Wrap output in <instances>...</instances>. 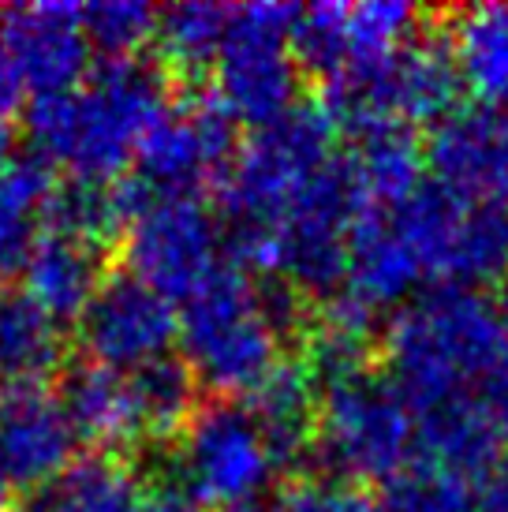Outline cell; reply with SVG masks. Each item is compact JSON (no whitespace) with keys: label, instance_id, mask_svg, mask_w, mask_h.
<instances>
[{"label":"cell","instance_id":"1","mask_svg":"<svg viewBox=\"0 0 508 512\" xmlns=\"http://www.w3.org/2000/svg\"><path fill=\"white\" fill-rule=\"evenodd\" d=\"M169 105V75L142 57L105 60L79 86L42 94L27 109L34 157L71 172V180L116 184L135 165L146 131Z\"/></svg>","mask_w":508,"mask_h":512},{"label":"cell","instance_id":"2","mask_svg":"<svg viewBox=\"0 0 508 512\" xmlns=\"http://www.w3.org/2000/svg\"><path fill=\"white\" fill-rule=\"evenodd\" d=\"M508 318L479 288H426L385 329L389 378L411 412L475 393L501 363Z\"/></svg>","mask_w":508,"mask_h":512},{"label":"cell","instance_id":"3","mask_svg":"<svg viewBox=\"0 0 508 512\" xmlns=\"http://www.w3.org/2000/svg\"><path fill=\"white\" fill-rule=\"evenodd\" d=\"M337 124L325 105H296L273 124L258 128L225 172V225L228 258L236 266L269 273V247L292 202L333 161Z\"/></svg>","mask_w":508,"mask_h":512},{"label":"cell","instance_id":"4","mask_svg":"<svg viewBox=\"0 0 508 512\" xmlns=\"http://www.w3.org/2000/svg\"><path fill=\"white\" fill-rule=\"evenodd\" d=\"M284 333L262 296V281L228 262L180 311V348L198 385L217 397H251L281 367Z\"/></svg>","mask_w":508,"mask_h":512},{"label":"cell","instance_id":"5","mask_svg":"<svg viewBox=\"0 0 508 512\" xmlns=\"http://www.w3.org/2000/svg\"><path fill=\"white\" fill-rule=\"evenodd\" d=\"M426 288H482L508 273V214L430 176L381 210Z\"/></svg>","mask_w":508,"mask_h":512},{"label":"cell","instance_id":"6","mask_svg":"<svg viewBox=\"0 0 508 512\" xmlns=\"http://www.w3.org/2000/svg\"><path fill=\"white\" fill-rule=\"evenodd\" d=\"M415 412L389 374L363 370L322 389L314 464L333 483H389L411 464Z\"/></svg>","mask_w":508,"mask_h":512},{"label":"cell","instance_id":"7","mask_svg":"<svg viewBox=\"0 0 508 512\" xmlns=\"http://www.w3.org/2000/svg\"><path fill=\"white\" fill-rule=\"evenodd\" d=\"M370 214L352 157L337 154L284 214L269 247V277L307 296L333 299L348 281L352 232Z\"/></svg>","mask_w":508,"mask_h":512},{"label":"cell","instance_id":"8","mask_svg":"<svg viewBox=\"0 0 508 512\" xmlns=\"http://www.w3.org/2000/svg\"><path fill=\"white\" fill-rule=\"evenodd\" d=\"M124 258L131 277L169 303H187L232 262L225 225L202 199H142L139 191L135 214L124 228Z\"/></svg>","mask_w":508,"mask_h":512},{"label":"cell","instance_id":"9","mask_svg":"<svg viewBox=\"0 0 508 512\" xmlns=\"http://www.w3.org/2000/svg\"><path fill=\"white\" fill-rule=\"evenodd\" d=\"M299 12L292 4H243L232 8L225 49L213 64L217 101L236 116V124L266 128L288 109H296L299 60L292 53Z\"/></svg>","mask_w":508,"mask_h":512},{"label":"cell","instance_id":"10","mask_svg":"<svg viewBox=\"0 0 508 512\" xmlns=\"http://www.w3.org/2000/svg\"><path fill=\"white\" fill-rule=\"evenodd\" d=\"M273 475H277V464L247 404L213 400L206 408H195L187 427L180 430L176 483L198 505L221 512L251 505Z\"/></svg>","mask_w":508,"mask_h":512},{"label":"cell","instance_id":"11","mask_svg":"<svg viewBox=\"0 0 508 512\" xmlns=\"http://www.w3.org/2000/svg\"><path fill=\"white\" fill-rule=\"evenodd\" d=\"M236 154V116L221 101L206 94L169 101L142 139L131 187L142 199H198Z\"/></svg>","mask_w":508,"mask_h":512},{"label":"cell","instance_id":"12","mask_svg":"<svg viewBox=\"0 0 508 512\" xmlns=\"http://www.w3.org/2000/svg\"><path fill=\"white\" fill-rule=\"evenodd\" d=\"M411 38H419V12L408 4H314L299 12L292 53L303 72L318 75L329 86L344 75L385 64Z\"/></svg>","mask_w":508,"mask_h":512},{"label":"cell","instance_id":"13","mask_svg":"<svg viewBox=\"0 0 508 512\" xmlns=\"http://www.w3.org/2000/svg\"><path fill=\"white\" fill-rule=\"evenodd\" d=\"M79 341L98 367L139 370L165 359L172 341H180V314L176 303L142 285L139 277L116 273L105 277L79 318Z\"/></svg>","mask_w":508,"mask_h":512},{"label":"cell","instance_id":"14","mask_svg":"<svg viewBox=\"0 0 508 512\" xmlns=\"http://www.w3.org/2000/svg\"><path fill=\"white\" fill-rule=\"evenodd\" d=\"M0 42L19 68L23 86L42 94H60L90 75L94 45L86 38L83 8L75 4H12L0 8Z\"/></svg>","mask_w":508,"mask_h":512},{"label":"cell","instance_id":"15","mask_svg":"<svg viewBox=\"0 0 508 512\" xmlns=\"http://www.w3.org/2000/svg\"><path fill=\"white\" fill-rule=\"evenodd\" d=\"M75 445V423L49 385H12L0 397V475L12 486L53 483L75 464Z\"/></svg>","mask_w":508,"mask_h":512},{"label":"cell","instance_id":"16","mask_svg":"<svg viewBox=\"0 0 508 512\" xmlns=\"http://www.w3.org/2000/svg\"><path fill=\"white\" fill-rule=\"evenodd\" d=\"M438 180L508 214V109H464L445 116L426 146Z\"/></svg>","mask_w":508,"mask_h":512},{"label":"cell","instance_id":"17","mask_svg":"<svg viewBox=\"0 0 508 512\" xmlns=\"http://www.w3.org/2000/svg\"><path fill=\"white\" fill-rule=\"evenodd\" d=\"M501 430L486 408L482 393L449 397L415 412V449L423 464L464 475L475 486L494 471L501 460Z\"/></svg>","mask_w":508,"mask_h":512},{"label":"cell","instance_id":"18","mask_svg":"<svg viewBox=\"0 0 508 512\" xmlns=\"http://www.w3.org/2000/svg\"><path fill=\"white\" fill-rule=\"evenodd\" d=\"M247 412L258 423L277 471H299L314 460L318 423H322V389L303 363H284L247 397Z\"/></svg>","mask_w":508,"mask_h":512},{"label":"cell","instance_id":"19","mask_svg":"<svg viewBox=\"0 0 508 512\" xmlns=\"http://www.w3.org/2000/svg\"><path fill=\"white\" fill-rule=\"evenodd\" d=\"M60 400L75 423L79 441L101 449L105 456L150 441L139 393H135L127 370L83 363V367L68 370V378L60 385Z\"/></svg>","mask_w":508,"mask_h":512},{"label":"cell","instance_id":"20","mask_svg":"<svg viewBox=\"0 0 508 512\" xmlns=\"http://www.w3.org/2000/svg\"><path fill=\"white\" fill-rule=\"evenodd\" d=\"M23 285L53 322H79L105 285V247L49 232L23 270Z\"/></svg>","mask_w":508,"mask_h":512},{"label":"cell","instance_id":"21","mask_svg":"<svg viewBox=\"0 0 508 512\" xmlns=\"http://www.w3.org/2000/svg\"><path fill=\"white\" fill-rule=\"evenodd\" d=\"M57 172L42 157H12L0 169V281L27 270L38 243L49 236V206Z\"/></svg>","mask_w":508,"mask_h":512},{"label":"cell","instance_id":"22","mask_svg":"<svg viewBox=\"0 0 508 512\" xmlns=\"http://www.w3.org/2000/svg\"><path fill=\"white\" fill-rule=\"evenodd\" d=\"M445 34L460 86L482 109H508V8H467Z\"/></svg>","mask_w":508,"mask_h":512},{"label":"cell","instance_id":"23","mask_svg":"<svg viewBox=\"0 0 508 512\" xmlns=\"http://www.w3.org/2000/svg\"><path fill=\"white\" fill-rule=\"evenodd\" d=\"M139 494L131 471L105 453L75 460L64 475L34 490L19 512H127Z\"/></svg>","mask_w":508,"mask_h":512},{"label":"cell","instance_id":"24","mask_svg":"<svg viewBox=\"0 0 508 512\" xmlns=\"http://www.w3.org/2000/svg\"><path fill=\"white\" fill-rule=\"evenodd\" d=\"M60 363V329L27 292H0V378L42 382Z\"/></svg>","mask_w":508,"mask_h":512},{"label":"cell","instance_id":"25","mask_svg":"<svg viewBox=\"0 0 508 512\" xmlns=\"http://www.w3.org/2000/svg\"><path fill=\"white\" fill-rule=\"evenodd\" d=\"M348 157H352L359 187L374 214L393 210L396 202H404L423 184V150L408 128H385L363 135V139H355V150Z\"/></svg>","mask_w":508,"mask_h":512},{"label":"cell","instance_id":"26","mask_svg":"<svg viewBox=\"0 0 508 512\" xmlns=\"http://www.w3.org/2000/svg\"><path fill=\"white\" fill-rule=\"evenodd\" d=\"M135 214V191L127 180L120 184H94V180H68L57 187L49 206V232H64L75 240L109 247L116 232H124Z\"/></svg>","mask_w":508,"mask_h":512},{"label":"cell","instance_id":"27","mask_svg":"<svg viewBox=\"0 0 508 512\" xmlns=\"http://www.w3.org/2000/svg\"><path fill=\"white\" fill-rule=\"evenodd\" d=\"M232 23V8L225 4H176L157 15V45L161 68H176L180 75H206L225 49V34Z\"/></svg>","mask_w":508,"mask_h":512},{"label":"cell","instance_id":"28","mask_svg":"<svg viewBox=\"0 0 508 512\" xmlns=\"http://www.w3.org/2000/svg\"><path fill=\"white\" fill-rule=\"evenodd\" d=\"M127 374H131V385L139 393L146 434L150 438L180 434L187 427V419L195 415V385H198L184 359L165 356L139 370H127Z\"/></svg>","mask_w":508,"mask_h":512},{"label":"cell","instance_id":"29","mask_svg":"<svg viewBox=\"0 0 508 512\" xmlns=\"http://www.w3.org/2000/svg\"><path fill=\"white\" fill-rule=\"evenodd\" d=\"M381 512H479V486L434 464H408L385 483Z\"/></svg>","mask_w":508,"mask_h":512},{"label":"cell","instance_id":"30","mask_svg":"<svg viewBox=\"0 0 508 512\" xmlns=\"http://www.w3.org/2000/svg\"><path fill=\"white\" fill-rule=\"evenodd\" d=\"M157 15V8L139 0H101L83 8V27L94 49L120 60L135 57L150 38H157Z\"/></svg>","mask_w":508,"mask_h":512},{"label":"cell","instance_id":"31","mask_svg":"<svg viewBox=\"0 0 508 512\" xmlns=\"http://www.w3.org/2000/svg\"><path fill=\"white\" fill-rule=\"evenodd\" d=\"M277 512H381L359 486L333 483V479H307L292 486L281 498Z\"/></svg>","mask_w":508,"mask_h":512},{"label":"cell","instance_id":"32","mask_svg":"<svg viewBox=\"0 0 508 512\" xmlns=\"http://www.w3.org/2000/svg\"><path fill=\"white\" fill-rule=\"evenodd\" d=\"M127 512H202V505H198L184 486L172 479V483L142 486Z\"/></svg>","mask_w":508,"mask_h":512},{"label":"cell","instance_id":"33","mask_svg":"<svg viewBox=\"0 0 508 512\" xmlns=\"http://www.w3.org/2000/svg\"><path fill=\"white\" fill-rule=\"evenodd\" d=\"M482 400H486V408L494 415L497 430L508 438V348H505V356H501V363L490 370V378L482 382Z\"/></svg>","mask_w":508,"mask_h":512},{"label":"cell","instance_id":"34","mask_svg":"<svg viewBox=\"0 0 508 512\" xmlns=\"http://www.w3.org/2000/svg\"><path fill=\"white\" fill-rule=\"evenodd\" d=\"M23 79L15 60L8 57V49L0 42V128H12V116L19 113V101H23Z\"/></svg>","mask_w":508,"mask_h":512},{"label":"cell","instance_id":"35","mask_svg":"<svg viewBox=\"0 0 508 512\" xmlns=\"http://www.w3.org/2000/svg\"><path fill=\"white\" fill-rule=\"evenodd\" d=\"M479 512H508V453L479 486Z\"/></svg>","mask_w":508,"mask_h":512},{"label":"cell","instance_id":"36","mask_svg":"<svg viewBox=\"0 0 508 512\" xmlns=\"http://www.w3.org/2000/svg\"><path fill=\"white\" fill-rule=\"evenodd\" d=\"M0 512H15L12 509V483L0 475Z\"/></svg>","mask_w":508,"mask_h":512},{"label":"cell","instance_id":"37","mask_svg":"<svg viewBox=\"0 0 508 512\" xmlns=\"http://www.w3.org/2000/svg\"><path fill=\"white\" fill-rule=\"evenodd\" d=\"M225 512H273V509H266V505L251 501V505H236V509H225Z\"/></svg>","mask_w":508,"mask_h":512}]
</instances>
